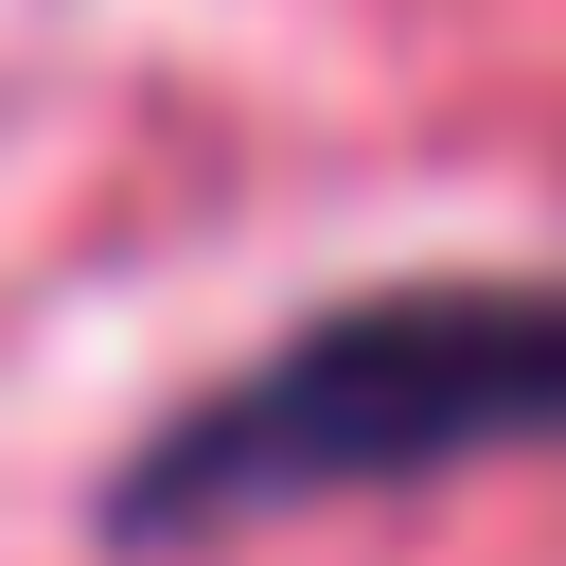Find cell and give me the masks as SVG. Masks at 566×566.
<instances>
[{
  "mask_svg": "<svg viewBox=\"0 0 566 566\" xmlns=\"http://www.w3.org/2000/svg\"><path fill=\"white\" fill-rule=\"evenodd\" d=\"M513 442H566V265L371 283V301L283 318L230 389H195V407L124 460L106 531H124V548H177V531H265V513L389 495V478L513 460Z\"/></svg>",
  "mask_w": 566,
  "mask_h": 566,
  "instance_id": "1",
  "label": "cell"
}]
</instances>
